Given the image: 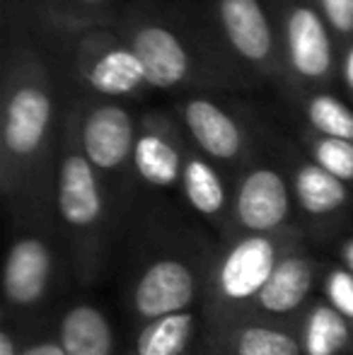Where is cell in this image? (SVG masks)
I'll list each match as a JSON object with an SVG mask.
<instances>
[{"label": "cell", "mask_w": 353, "mask_h": 355, "mask_svg": "<svg viewBox=\"0 0 353 355\" xmlns=\"http://www.w3.org/2000/svg\"><path fill=\"white\" fill-rule=\"evenodd\" d=\"M71 102L32 0H5L0 56V196L10 223L51 213L53 167Z\"/></svg>", "instance_id": "cell-1"}, {"label": "cell", "mask_w": 353, "mask_h": 355, "mask_svg": "<svg viewBox=\"0 0 353 355\" xmlns=\"http://www.w3.org/2000/svg\"><path fill=\"white\" fill-rule=\"evenodd\" d=\"M218 239L162 198L138 203L123 247V309L133 327L201 309Z\"/></svg>", "instance_id": "cell-2"}, {"label": "cell", "mask_w": 353, "mask_h": 355, "mask_svg": "<svg viewBox=\"0 0 353 355\" xmlns=\"http://www.w3.org/2000/svg\"><path fill=\"white\" fill-rule=\"evenodd\" d=\"M112 27L136 51L153 92H237L196 5L136 0L119 10Z\"/></svg>", "instance_id": "cell-3"}, {"label": "cell", "mask_w": 353, "mask_h": 355, "mask_svg": "<svg viewBox=\"0 0 353 355\" xmlns=\"http://www.w3.org/2000/svg\"><path fill=\"white\" fill-rule=\"evenodd\" d=\"M51 213L68 249L76 283L80 288L97 285L104 278L114 249L121 242V232L104 182L83 153L73 97L63 119L53 167Z\"/></svg>", "instance_id": "cell-4"}, {"label": "cell", "mask_w": 353, "mask_h": 355, "mask_svg": "<svg viewBox=\"0 0 353 355\" xmlns=\"http://www.w3.org/2000/svg\"><path fill=\"white\" fill-rule=\"evenodd\" d=\"M44 24L71 97L131 104L153 92L136 51L112 22L53 27L44 19Z\"/></svg>", "instance_id": "cell-5"}, {"label": "cell", "mask_w": 353, "mask_h": 355, "mask_svg": "<svg viewBox=\"0 0 353 355\" xmlns=\"http://www.w3.org/2000/svg\"><path fill=\"white\" fill-rule=\"evenodd\" d=\"M10 225L12 237L3 268V322L19 331L46 312L63 283L73 278V268L53 213Z\"/></svg>", "instance_id": "cell-6"}, {"label": "cell", "mask_w": 353, "mask_h": 355, "mask_svg": "<svg viewBox=\"0 0 353 355\" xmlns=\"http://www.w3.org/2000/svg\"><path fill=\"white\" fill-rule=\"evenodd\" d=\"M198 17L237 89L283 92V63L268 0H198Z\"/></svg>", "instance_id": "cell-7"}, {"label": "cell", "mask_w": 353, "mask_h": 355, "mask_svg": "<svg viewBox=\"0 0 353 355\" xmlns=\"http://www.w3.org/2000/svg\"><path fill=\"white\" fill-rule=\"evenodd\" d=\"M300 239H307L302 230L218 239L201 302L203 322L218 324L247 317L281 259Z\"/></svg>", "instance_id": "cell-8"}, {"label": "cell", "mask_w": 353, "mask_h": 355, "mask_svg": "<svg viewBox=\"0 0 353 355\" xmlns=\"http://www.w3.org/2000/svg\"><path fill=\"white\" fill-rule=\"evenodd\" d=\"M73 99H76L78 138H80L83 153L104 182L119 232L123 237L128 223H131V215L138 208L133 157H136L141 112H133L131 104L126 102L85 97Z\"/></svg>", "instance_id": "cell-9"}, {"label": "cell", "mask_w": 353, "mask_h": 355, "mask_svg": "<svg viewBox=\"0 0 353 355\" xmlns=\"http://www.w3.org/2000/svg\"><path fill=\"white\" fill-rule=\"evenodd\" d=\"M283 63V92L336 89L339 44L317 0H268Z\"/></svg>", "instance_id": "cell-10"}, {"label": "cell", "mask_w": 353, "mask_h": 355, "mask_svg": "<svg viewBox=\"0 0 353 355\" xmlns=\"http://www.w3.org/2000/svg\"><path fill=\"white\" fill-rule=\"evenodd\" d=\"M175 114L198 153L218 164L232 179L266 148L268 136L223 94L193 92L179 97Z\"/></svg>", "instance_id": "cell-11"}, {"label": "cell", "mask_w": 353, "mask_h": 355, "mask_svg": "<svg viewBox=\"0 0 353 355\" xmlns=\"http://www.w3.org/2000/svg\"><path fill=\"white\" fill-rule=\"evenodd\" d=\"M293 230H302L293 187L268 136L266 148L232 179V234H281Z\"/></svg>", "instance_id": "cell-12"}, {"label": "cell", "mask_w": 353, "mask_h": 355, "mask_svg": "<svg viewBox=\"0 0 353 355\" xmlns=\"http://www.w3.org/2000/svg\"><path fill=\"white\" fill-rule=\"evenodd\" d=\"M295 198L298 223L307 239H336L353 227V187L312 162L295 141H273Z\"/></svg>", "instance_id": "cell-13"}, {"label": "cell", "mask_w": 353, "mask_h": 355, "mask_svg": "<svg viewBox=\"0 0 353 355\" xmlns=\"http://www.w3.org/2000/svg\"><path fill=\"white\" fill-rule=\"evenodd\" d=\"M187 150L189 138L175 112H167V109L141 112L136 157H133L138 203L141 196H148L146 201H153L165 193L179 191Z\"/></svg>", "instance_id": "cell-14"}, {"label": "cell", "mask_w": 353, "mask_h": 355, "mask_svg": "<svg viewBox=\"0 0 353 355\" xmlns=\"http://www.w3.org/2000/svg\"><path fill=\"white\" fill-rule=\"evenodd\" d=\"M325 263L312 249L310 239H300L281 259L247 317L295 329L302 312L320 297Z\"/></svg>", "instance_id": "cell-15"}, {"label": "cell", "mask_w": 353, "mask_h": 355, "mask_svg": "<svg viewBox=\"0 0 353 355\" xmlns=\"http://www.w3.org/2000/svg\"><path fill=\"white\" fill-rule=\"evenodd\" d=\"M179 196L187 203L189 213L196 215L216 239H227L232 234V177L223 172L213 159L198 153L189 141L184 157Z\"/></svg>", "instance_id": "cell-16"}, {"label": "cell", "mask_w": 353, "mask_h": 355, "mask_svg": "<svg viewBox=\"0 0 353 355\" xmlns=\"http://www.w3.org/2000/svg\"><path fill=\"white\" fill-rule=\"evenodd\" d=\"M196 355H302L295 329L264 319L242 317L206 324Z\"/></svg>", "instance_id": "cell-17"}, {"label": "cell", "mask_w": 353, "mask_h": 355, "mask_svg": "<svg viewBox=\"0 0 353 355\" xmlns=\"http://www.w3.org/2000/svg\"><path fill=\"white\" fill-rule=\"evenodd\" d=\"M56 341L66 355H123L112 317L92 300H73L56 324Z\"/></svg>", "instance_id": "cell-18"}, {"label": "cell", "mask_w": 353, "mask_h": 355, "mask_svg": "<svg viewBox=\"0 0 353 355\" xmlns=\"http://www.w3.org/2000/svg\"><path fill=\"white\" fill-rule=\"evenodd\" d=\"M203 331L201 309L165 314L133 329L123 355H196Z\"/></svg>", "instance_id": "cell-19"}, {"label": "cell", "mask_w": 353, "mask_h": 355, "mask_svg": "<svg viewBox=\"0 0 353 355\" xmlns=\"http://www.w3.org/2000/svg\"><path fill=\"white\" fill-rule=\"evenodd\" d=\"M298 119V128L353 143V104L339 89H298L283 97Z\"/></svg>", "instance_id": "cell-20"}, {"label": "cell", "mask_w": 353, "mask_h": 355, "mask_svg": "<svg viewBox=\"0 0 353 355\" xmlns=\"http://www.w3.org/2000/svg\"><path fill=\"white\" fill-rule=\"evenodd\" d=\"M302 355H353V324L317 297L295 324Z\"/></svg>", "instance_id": "cell-21"}, {"label": "cell", "mask_w": 353, "mask_h": 355, "mask_svg": "<svg viewBox=\"0 0 353 355\" xmlns=\"http://www.w3.org/2000/svg\"><path fill=\"white\" fill-rule=\"evenodd\" d=\"M32 3L53 27L109 24L121 10L119 0H32Z\"/></svg>", "instance_id": "cell-22"}, {"label": "cell", "mask_w": 353, "mask_h": 355, "mask_svg": "<svg viewBox=\"0 0 353 355\" xmlns=\"http://www.w3.org/2000/svg\"><path fill=\"white\" fill-rule=\"evenodd\" d=\"M295 143L300 145V150L312 162H317L322 169H327L332 177L341 179L344 184L353 187V143L351 141L317 136V133L298 128Z\"/></svg>", "instance_id": "cell-23"}, {"label": "cell", "mask_w": 353, "mask_h": 355, "mask_svg": "<svg viewBox=\"0 0 353 355\" xmlns=\"http://www.w3.org/2000/svg\"><path fill=\"white\" fill-rule=\"evenodd\" d=\"M320 297L353 324V273L349 268L341 266L336 259L325 263L322 283H320Z\"/></svg>", "instance_id": "cell-24"}, {"label": "cell", "mask_w": 353, "mask_h": 355, "mask_svg": "<svg viewBox=\"0 0 353 355\" xmlns=\"http://www.w3.org/2000/svg\"><path fill=\"white\" fill-rule=\"evenodd\" d=\"M329 22L336 44H346L353 39V0H317Z\"/></svg>", "instance_id": "cell-25"}, {"label": "cell", "mask_w": 353, "mask_h": 355, "mask_svg": "<svg viewBox=\"0 0 353 355\" xmlns=\"http://www.w3.org/2000/svg\"><path fill=\"white\" fill-rule=\"evenodd\" d=\"M336 89L353 104V39L339 46L336 63Z\"/></svg>", "instance_id": "cell-26"}, {"label": "cell", "mask_w": 353, "mask_h": 355, "mask_svg": "<svg viewBox=\"0 0 353 355\" xmlns=\"http://www.w3.org/2000/svg\"><path fill=\"white\" fill-rule=\"evenodd\" d=\"M336 261L353 273V227L336 242Z\"/></svg>", "instance_id": "cell-27"}]
</instances>
